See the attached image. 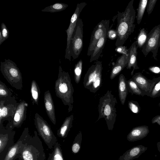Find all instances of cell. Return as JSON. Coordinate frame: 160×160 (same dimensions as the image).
I'll list each match as a JSON object with an SVG mask.
<instances>
[{
	"label": "cell",
	"mask_w": 160,
	"mask_h": 160,
	"mask_svg": "<svg viewBox=\"0 0 160 160\" xmlns=\"http://www.w3.org/2000/svg\"><path fill=\"white\" fill-rule=\"evenodd\" d=\"M82 133L80 131L75 137L72 146V153L75 154L79 152L82 141Z\"/></svg>",
	"instance_id": "obj_30"
},
{
	"label": "cell",
	"mask_w": 160,
	"mask_h": 160,
	"mask_svg": "<svg viewBox=\"0 0 160 160\" xmlns=\"http://www.w3.org/2000/svg\"><path fill=\"white\" fill-rule=\"evenodd\" d=\"M128 105L131 111L134 113L138 114L140 111L141 108L137 101L133 100L129 101Z\"/></svg>",
	"instance_id": "obj_35"
},
{
	"label": "cell",
	"mask_w": 160,
	"mask_h": 160,
	"mask_svg": "<svg viewBox=\"0 0 160 160\" xmlns=\"http://www.w3.org/2000/svg\"><path fill=\"white\" fill-rule=\"evenodd\" d=\"M147 35V31L145 28H142L140 30L137 40L136 41L138 48H142L146 41Z\"/></svg>",
	"instance_id": "obj_32"
},
{
	"label": "cell",
	"mask_w": 160,
	"mask_h": 160,
	"mask_svg": "<svg viewBox=\"0 0 160 160\" xmlns=\"http://www.w3.org/2000/svg\"><path fill=\"white\" fill-rule=\"evenodd\" d=\"M157 1V0H148L146 8L148 15H149L152 12Z\"/></svg>",
	"instance_id": "obj_37"
},
{
	"label": "cell",
	"mask_w": 160,
	"mask_h": 160,
	"mask_svg": "<svg viewBox=\"0 0 160 160\" xmlns=\"http://www.w3.org/2000/svg\"><path fill=\"white\" fill-rule=\"evenodd\" d=\"M157 147L158 149V151L160 152V141L158 142L157 144Z\"/></svg>",
	"instance_id": "obj_42"
},
{
	"label": "cell",
	"mask_w": 160,
	"mask_h": 160,
	"mask_svg": "<svg viewBox=\"0 0 160 160\" xmlns=\"http://www.w3.org/2000/svg\"><path fill=\"white\" fill-rule=\"evenodd\" d=\"M74 119V116L72 114L67 117L64 120L63 123L58 130L57 135L59 137L66 138L72 126Z\"/></svg>",
	"instance_id": "obj_24"
},
{
	"label": "cell",
	"mask_w": 160,
	"mask_h": 160,
	"mask_svg": "<svg viewBox=\"0 0 160 160\" xmlns=\"http://www.w3.org/2000/svg\"><path fill=\"white\" fill-rule=\"evenodd\" d=\"M29 132L28 128H25L19 139L9 149L3 160H13L19 154L21 147Z\"/></svg>",
	"instance_id": "obj_16"
},
{
	"label": "cell",
	"mask_w": 160,
	"mask_h": 160,
	"mask_svg": "<svg viewBox=\"0 0 160 160\" xmlns=\"http://www.w3.org/2000/svg\"><path fill=\"white\" fill-rule=\"evenodd\" d=\"M13 160H22L21 158L18 155Z\"/></svg>",
	"instance_id": "obj_43"
},
{
	"label": "cell",
	"mask_w": 160,
	"mask_h": 160,
	"mask_svg": "<svg viewBox=\"0 0 160 160\" xmlns=\"http://www.w3.org/2000/svg\"><path fill=\"white\" fill-rule=\"evenodd\" d=\"M82 19L78 20L70 41L69 51L73 59L77 58L80 55L83 46V26Z\"/></svg>",
	"instance_id": "obj_8"
},
{
	"label": "cell",
	"mask_w": 160,
	"mask_h": 160,
	"mask_svg": "<svg viewBox=\"0 0 160 160\" xmlns=\"http://www.w3.org/2000/svg\"><path fill=\"white\" fill-rule=\"evenodd\" d=\"M160 41V24L153 27L148 34L146 41L143 46L142 52L146 56L151 52L154 59L158 52Z\"/></svg>",
	"instance_id": "obj_9"
},
{
	"label": "cell",
	"mask_w": 160,
	"mask_h": 160,
	"mask_svg": "<svg viewBox=\"0 0 160 160\" xmlns=\"http://www.w3.org/2000/svg\"><path fill=\"white\" fill-rule=\"evenodd\" d=\"M82 61L80 59L75 64L74 70V78L75 82L78 84L80 81L82 73Z\"/></svg>",
	"instance_id": "obj_31"
},
{
	"label": "cell",
	"mask_w": 160,
	"mask_h": 160,
	"mask_svg": "<svg viewBox=\"0 0 160 160\" xmlns=\"http://www.w3.org/2000/svg\"><path fill=\"white\" fill-rule=\"evenodd\" d=\"M148 0H141L139 1L136 19L137 23L139 25L142 20L144 12L147 7Z\"/></svg>",
	"instance_id": "obj_29"
},
{
	"label": "cell",
	"mask_w": 160,
	"mask_h": 160,
	"mask_svg": "<svg viewBox=\"0 0 160 160\" xmlns=\"http://www.w3.org/2000/svg\"><path fill=\"white\" fill-rule=\"evenodd\" d=\"M18 103L12 96L0 98V128L3 126L4 120H8L9 122L12 120Z\"/></svg>",
	"instance_id": "obj_10"
},
{
	"label": "cell",
	"mask_w": 160,
	"mask_h": 160,
	"mask_svg": "<svg viewBox=\"0 0 160 160\" xmlns=\"http://www.w3.org/2000/svg\"><path fill=\"white\" fill-rule=\"evenodd\" d=\"M132 78L147 96L151 91L156 81V78L152 80L148 79L140 72L135 73Z\"/></svg>",
	"instance_id": "obj_15"
},
{
	"label": "cell",
	"mask_w": 160,
	"mask_h": 160,
	"mask_svg": "<svg viewBox=\"0 0 160 160\" xmlns=\"http://www.w3.org/2000/svg\"><path fill=\"white\" fill-rule=\"evenodd\" d=\"M109 20H102L96 26L91 35L88 50V56L91 55L99 40L108 32L109 29Z\"/></svg>",
	"instance_id": "obj_13"
},
{
	"label": "cell",
	"mask_w": 160,
	"mask_h": 160,
	"mask_svg": "<svg viewBox=\"0 0 160 160\" xmlns=\"http://www.w3.org/2000/svg\"><path fill=\"white\" fill-rule=\"evenodd\" d=\"M117 103L116 97L109 90L100 98L98 106V121L104 118L106 122L108 130H112L117 116L115 105Z\"/></svg>",
	"instance_id": "obj_4"
},
{
	"label": "cell",
	"mask_w": 160,
	"mask_h": 160,
	"mask_svg": "<svg viewBox=\"0 0 160 160\" xmlns=\"http://www.w3.org/2000/svg\"><path fill=\"white\" fill-rule=\"evenodd\" d=\"M127 83L128 91L131 93L139 96H143L146 95L145 93L138 87L132 78L127 81Z\"/></svg>",
	"instance_id": "obj_27"
},
{
	"label": "cell",
	"mask_w": 160,
	"mask_h": 160,
	"mask_svg": "<svg viewBox=\"0 0 160 160\" xmlns=\"http://www.w3.org/2000/svg\"><path fill=\"white\" fill-rule=\"evenodd\" d=\"M160 96V77L156 78V81L151 91L147 95L152 98Z\"/></svg>",
	"instance_id": "obj_33"
},
{
	"label": "cell",
	"mask_w": 160,
	"mask_h": 160,
	"mask_svg": "<svg viewBox=\"0 0 160 160\" xmlns=\"http://www.w3.org/2000/svg\"><path fill=\"white\" fill-rule=\"evenodd\" d=\"M18 156L22 160H45L46 155L42 141L36 131L28 134Z\"/></svg>",
	"instance_id": "obj_3"
},
{
	"label": "cell",
	"mask_w": 160,
	"mask_h": 160,
	"mask_svg": "<svg viewBox=\"0 0 160 160\" xmlns=\"http://www.w3.org/2000/svg\"><path fill=\"white\" fill-rule=\"evenodd\" d=\"M149 132L148 127L146 125L137 126L133 128L127 136L130 142L140 140L146 137Z\"/></svg>",
	"instance_id": "obj_18"
},
{
	"label": "cell",
	"mask_w": 160,
	"mask_h": 160,
	"mask_svg": "<svg viewBox=\"0 0 160 160\" xmlns=\"http://www.w3.org/2000/svg\"><path fill=\"white\" fill-rule=\"evenodd\" d=\"M147 149V147H145L142 145L134 146L120 156L118 160H133L137 158L144 153Z\"/></svg>",
	"instance_id": "obj_19"
},
{
	"label": "cell",
	"mask_w": 160,
	"mask_h": 160,
	"mask_svg": "<svg viewBox=\"0 0 160 160\" xmlns=\"http://www.w3.org/2000/svg\"><path fill=\"white\" fill-rule=\"evenodd\" d=\"M55 89L56 96L61 100L65 105L68 106V112L71 111L74 102V88L68 72L64 71L60 66L55 82Z\"/></svg>",
	"instance_id": "obj_2"
},
{
	"label": "cell",
	"mask_w": 160,
	"mask_h": 160,
	"mask_svg": "<svg viewBox=\"0 0 160 160\" xmlns=\"http://www.w3.org/2000/svg\"><path fill=\"white\" fill-rule=\"evenodd\" d=\"M115 51L119 53L129 55L128 49L126 47L123 45L117 47L115 49Z\"/></svg>",
	"instance_id": "obj_39"
},
{
	"label": "cell",
	"mask_w": 160,
	"mask_h": 160,
	"mask_svg": "<svg viewBox=\"0 0 160 160\" xmlns=\"http://www.w3.org/2000/svg\"><path fill=\"white\" fill-rule=\"evenodd\" d=\"M118 91L119 98L122 105H124L128 94L127 80L122 74H120L118 78Z\"/></svg>",
	"instance_id": "obj_22"
},
{
	"label": "cell",
	"mask_w": 160,
	"mask_h": 160,
	"mask_svg": "<svg viewBox=\"0 0 160 160\" xmlns=\"http://www.w3.org/2000/svg\"><path fill=\"white\" fill-rule=\"evenodd\" d=\"M15 134V131L8 125L0 128V160L4 159L9 149L14 145Z\"/></svg>",
	"instance_id": "obj_11"
},
{
	"label": "cell",
	"mask_w": 160,
	"mask_h": 160,
	"mask_svg": "<svg viewBox=\"0 0 160 160\" xmlns=\"http://www.w3.org/2000/svg\"><path fill=\"white\" fill-rule=\"evenodd\" d=\"M31 92L32 105L36 104L38 105L40 91L38 84L34 80L31 82Z\"/></svg>",
	"instance_id": "obj_25"
},
{
	"label": "cell",
	"mask_w": 160,
	"mask_h": 160,
	"mask_svg": "<svg viewBox=\"0 0 160 160\" xmlns=\"http://www.w3.org/2000/svg\"><path fill=\"white\" fill-rule=\"evenodd\" d=\"M107 35V38L112 40L117 39L118 37L116 30L113 29H109L108 31Z\"/></svg>",
	"instance_id": "obj_38"
},
{
	"label": "cell",
	"mask_w": 160,
	"mask_h": 160,
	"mask_svg": "<svg viewBox=\"0 0 160 160\" xmlns=\"http://www.w3.org/2000/svg\"><path fill=\"white\" fill-rule=\"evenodd\" d=\"M44 102L45 110L49 119L53 124L55 125L56 121L55 107L51 93L48 90L44 92Z\"/></svg>",
	"instance_id": "obj_17"
},
{
	"label": "cell",
	"mask_w": 160,
	"mask_h": 160,
	"mask_svg": "<svg viewBox=\"0 0 160 160\" xmlns=\"http://www.w3.org/2000/svg\"><path fill=\"white\" fill-rule=\"evenodd\" d=\"M102 64L97 61L88 68L84 78V87L91 92L95 93L102 86Z\"/></svg>",
	"instance_id": "obj_6"
},
{
	"label": "cell",
	"mask_w": 160,
	"mask_h": 160,
	"mask_svg": "<svg viewBox=\"0 0 160 160\" xmlns=\"http://www.w3.org/2000/svg\"><path fill=\"white\" fill-rule=\"evenodd\" d=\"M68 6V4L61 2H57L45 7L41 11L50 12H58L64 10Z\"/></svg>",
	"instance_id": "obj_28"
},
{
	"label": "cell",
	"mask_w": 160,
	"mask_h": 160,
	"mask_svg": "<svg viewBox=\"0 0 160 160\" xmlns=\"http://www.w3.org/2000/svg\"><path fill=\"white\" fill-rule=\"evenodd\" d=\"M133 2L134 0H131L124 11L120 12L118 11V23L116 29L118 34L115 43L116 47L123 45L134 30L136 11L133 6Z\"/></svg>",
	"instance_id": "obj_1"
},
{
	"label": "cell",
	"mask_w": 160,
	"mask_h": 160,
	"mask_svg": "<svg viewBox=\"0 0 160 160\" xmlns=\"http://www.w3.org/2000/svg\"><path fill=\"white\" fill-rule=\"evenodd\" d=\"M158 106L160 107V102L158 104Z\"/></svg>",
	"instance_id": "obj_44"
},
{
	"label": "cell",
	"mask_w": 160,
	"mask_h": 160,
	"mask_svg": "<svg viewBox=\"0 0 160 160\" xmlns=\"http://www.w3.org/2000/svg\"><path fill=\"white\" fill-rule=\"evenodd\" d=\"M129 55L122 54L118 57L113 66L110 76L111 80L113 79L128 65Z\"/></svg>",
	"instance_id": "obj_21"
},
{
	"label": "cell",
	"mask_w": 160,
	"mask_h": 160,
	"mask_svg": "<svg viewBox=\"0 0 160 160\" xmlns=\"http://www.w3.org/2000/svg\"><path fill=\"white\" fill-rule=\"evenodd\" d=\"M149 71L157 74H160V66H154L149 67L148 68Z\"/></svg>",
	"instance_id": "obj_40"
},
{
	"label": "cell",
	"mask_w": 160,
	"mask_h": 160,
	"mask_svg": "<svg viewBox=\"0 0 160 160\" xmlns=\"http://www.w3.org/2000/svg\"><path fill=\"white\" fill-rule=\"evenodd\" d=\"M3 38V42L8 39L9 37V31L7 27L4 22H2L1 24V29L0 31Z\"/></svg>",
	"instance_id": "obj_36"
},
{
	"label": "cell",
	"mask_w": 160,
	"mask_h": 160,
	"mask_svg": "<svg viewBox=\"0 0 160 160\" xmlns=\"http://www.w3.org/2000/svg\"><path fill=\"white\" fill-rule=\"evenodd\" d=\"M107 32L105 33L97 42L91 55L90 62L98 60L99 58L107 40Z\"/></svg>",
	"instance_id": "obj_23"
},
{
	"label": "cell",
	"mask_w": 160,
	"mask_h": 160,
	"mask_svg": "<svg viewBox=\"0 0 160 160\" xmlns=\"http://www.w3.org/2000/svg\"><path fill=\"white\" fill-rule=\"evenodd\" d=\"M138 48L136 41L134 42L130 48L128 49L129 53V58L127 69H130L132 68L133 70L131 73L132 75L135 70L139 68L138 66L137 54Z\"/></svg>",
	"instance_id": "obj_20"
},
{
	"label": "cell",
	"mask_w": 160,
	"mask_h": 160,
	"mask_svg": "<svg viewBox=\"0 0 160 160\" xmlns=\"http://www.w3.org/2000/svg\"><path fill=\"white\" fill-rule=\"evenodd\" d=\"M12 93L6 85L1 81L0 82V98L12 97Z\"/></svg>",
	"instance_id": "obj_34"
},
{
	"label": "cell",
	"mask_w": 160,
	"mask_h": 160,
	"mask_svg": "<svg viewBox=\"0 0 160 160\" xmlns=\"http://www.w3.org/2000/svg\"><path fill=\"white\" fill-rule=\"evenodd\" d=\"M0 71L7 82L13 87L17 90L23 88L22 74L16 63L9 59H5L1 62Z\"/></svg>",
	"instance_id": "obj_5"
},
{
	"label": "cell",
	"mask_w": 160,
	"mask_h": 160,
	"mask_svg": "<svg viewBox=\"0 0 160 160\" xmlns=\"http://www.w3.org/2000/svg\"><path fill=\"white\" fill-rule=\"evenodd\" d=\"M159 47H160V42H159Z\"/></svg>",
	"instance_id": "obj_45"
},
{
	"label": "cell",
	"mask_w": 160,
	"mask_h": 160,
	"mask_svg": "<svg viewBox=\"0 0 160 160\" xmlns=\"http://www.w3.org/2000/svg\"><path fill=\"white\" fill-rule=\"evenodd\" d=\"M152 123L154 124L157 123L160 126V115H158L154 117L152 120Z\"/></svg>",
	"instance_id": "obj_41"
},
{
	"label": "cell",
	"mask_w": 160,
	"mask_h": 160,
	"mask_svg": "<svg viewBox=\"0 0 160 160\" xmlns=\"http://www.w3.org/2000/svg\"><path fill=\"white\" fill-rule=\"evenodd\" d=\"M47 160H64L60 144L57 142L51 153H49Z\"/></svg>",
	"instance_id": "obj_26"
},
{
	"label": "cell",
	"mask_w": 160,
	"mask_h": 160,
	"mask_svg": "<svg viewBox=\"0 0 160 160\" xmlns=\"http://www.w3.org/2000/svg\"><path fill=\"white\" fill-rule=\"evenodd\" d=\"M34 124L38 134L50 149L53 148L57 140L50 126L38 113L34 116Z\"/></svg>",
	"instance_id": "obj_7"
},
{
	"label": "cell",
	"mask_w": 160,
	"mask_h": 160,
	"mask_svg": "<svg viewBox=\"0 0 160 160\" xmlns=\"http://www.w3.org/2000/svg\"><path fill=\"white\" fill-rule=\"evenodd\" d=\"M87 4L85 2L78 3L74 13L73 14L70 22L68 28L65 31L67 34V46L65 50V59L71 60V56L69 51L70 41L74 31L77 22L79 18L81 12Z\"/></svg>",
	"instance_id": "obj_12"
},
{
	"label": "cell",
	"mask_w": 160,
	"mask_h": 160,
	"mask_svg": "<svg viewBox=\"0 0 160 160\" xmlns=\"http://www.w3.org/2000/svg\"><path fill=\"white\" fill-rule=\"evenodd\" d=\"M28 104L23 101L19 103L16 110L12 120L9 123L8 125L13 128H19L25 121L26 118L27 107Z\"/></svg>",
	"instance_id": "obj_14"
}]
</instances>
